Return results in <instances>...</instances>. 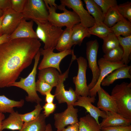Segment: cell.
<instances>
[{"label": "cell", "instance_id": "1", "mask_svg": "<svg viewBox=\"0 0 131 131\" xmlns=\"http://www.w3.org/2000/svg\"><path fill=\"white\" fill-rule=\"evenodd\" d=\"M41 44L36 38L16 39L0 45V88L10 87L32 63Z\"/></svg>", "mask_w": 131, "mask_h": 131}, {"label": "cell", "instance_id": "43", "mask_svg": "<svg viewBox=\"0 0 131 131\" xmlns=\"http://www.w3.org/2000/svg\"><path fill=\"white\" fill-rule=\"evenodd\" d=\"M45 102L46 103H50L53 102L55 97L54 95H53L51 93V91L47 93L45 95Z\"/></svg>", "mask_w": 131, "mask_h": 131}, {"label": "cell", "instance_id": "27", "mask_svg": "<svg viewBox=\"0 0 131 131\" xmlns=\"http://www.w3.org/2000/svg\"><path fill=\"white\" fill-rule=\"evenodd\" d=\"M72 28H66L60 36L55 49L59 52L71 49Z\"/></svg>", "mask_w": 131, "mask_h": 131}, {"label": "cell", "instance_id": "49", "mask_svg": "<svg viewBox=\"0 0 131 131\" xmlns=\"http://www.w3.org/2000/svg\"><path fill=\"white\" fill-rule=\"evenodd\" d=\"M3 12L0 10V18L3 15Z\"/></svg>", "mask_w": 131, "mask_h": 131}, {"label": "cell", "instance_id": "24", "mask_svg": "<svg viewBox=\"0 0 131 131\" xmlns=\"http://www.w3.org/2000/svg\"><path fill=\"white\" fill-rule=\"evenodd\" d=\"M24 102L22 99L16 101L10 99L4 95H0V112L3 113H11L14 111V107H22Z\"/></svg>", "mask_w": 131, "mask_h": 131}, {"label": "cell", "instance_id": "13", "mask_svg": "<svg viewBox=\"0 0 131 131\" xmlns=\"http://www.w3.org/2000/svg\"><path fill=\"white\" fill-rule=\"evenodd\" d=\"M67 106V108L64 111L54 115V125L57 131H62L66 126L79 122L78 109L74 108L72 105Z\"/></svg>", "mask_w": 131, "mask_h": 131}, {"label": "cell", "instance_id": "25", "mask_svg": "<svg viewBox=\"0 0 131 131\" xmlns=\"http://www.w3.org/2000/svg\"><path fill=\"white\" fill-rule=\"evenodd\" d=\"M78 123L79 131H101L99 124L89 114L81 117Z\"/></svg>", "mask_w": 131, "mask_h": 131}, {"label": "cell", "instance_id": "16", "mask_svg": "<svg viewBox=\"0 0 131 131\" xmlns=\"http://www.w3.org/2000/svg\"><path fill=\"white\" fill-rule=\"evenodd\" d=\"M33 21H26L23 19L14 31L9 36L10 40L19 38L38 39L36 32L33 29Z\"/></svg>", "mask_w": 131, "mask_h": 131}, {"label": "cell", "instance_id": "19", "mask_svg": "<svg viewBox=\"0 0 131 131\" xmlns=\"http://www.w3.org/2000/svg\"><path fill=\"white\" fill-rule=\"evenodd\" d=\"M131 68V66L127 65L116 69L103 79L101 85L103 86H108L117 79L125 78L131 79V75L130 73Z\"/></svg>", "mask_w": 131, "mask_h": 131}, {"label": "cell", "instance_id": "36", "mask_svg": "<svg viewBox=\"0 0 131 131\" xmlns=\"http://www.w3.org/2000/svg\"><path fill=\"white\" fill-rule=\"evenodd\" d=\"M101 8L104 17L111 8L116 7L117 5L116 0H94Z\"/></svg>", "mask_w": 131, "mask_h": 131}, {"label": "cell", "instance_id": "33", "mask_svg": "<svg viewBox=\"0 0 131 131\" xmlns=\"http://www.w3.org/2000/svg\"><path fill=\"white\" fill-rule=\"evenodd\" d=\"M123 53L122 47L119 46L105 54L103 57L108 61L112 63L116 62L121 61Z\"/></svg>", "mask_w": 131, "mask_h": 131}, {"label": "cell", "instance_id": "39", "mask_svg": "<svg viewBox=\"0 0 131 131\" xmlns=\"http://www.w3.org/2000/svg\"><path fill=\"white\" fill-rule=\"evenodd\" d=\"M101 131H131V125L128 126H107L101 128Z\"/></svg>", "mask_w": 131, "mask_h": 131}, {"label": "cell", "instance_id": "26", "mask_svg": "<svg viewBox=\"0 0 131 131\" xmlns=\"http://www.w3.org/2000/svg\"><path fill=\"white\" fill-rule=\"evenodd\" d=\"M110 28L117 37L121 35L124 37L131 35V22L123 17Z\"/></svg>", "mask_w": 131, "mask_h": 131}, {"label": "cell", "instance_id": "28", "mask_svg": "<svg viewBox=\"0 0 131 131\" xmlns=\"http://www.w3.org/2000/svg\"><path fill=\"white\" fill-rule=\"evenodd\" d=\"M88 11L94 17L95 22H103L104 19L102 9L94 0H84Z\"/></svg>", "mask_w": 131, "mask_h": 131}, {"label": "cell", "instance_id": "46", "mask_svg": "<svg viewBox=\"0 0 131 131\" xmlns=\"http://www.w3.org/2000/svg\"><path fill=\"white\" fill-rule=\"evenodd\" d=\"M5 118V116L3 113L0 112V131H2V121Z\"/></svg>", "mask_w": 131, "mask_h": 131}, {"label": "cell", "instance_id": "15", "mask_svg": "<svg viewBox=\"0 0 131 131\" xmlns=\"http://www.w3.org/2000/svg\"><path fill=\"white\" fill-rule=\"evenodd\" d=\"M1 29L3 34H11L24 18L22 13L17 12L11 8L3 12Z\"/></svg>", "mask_w": 131, "mask_h": 131}, {"label": "cell", "instance_id": "17", "mask_svg": "<svg viewBox=\"0 0 131 131\" xmlns=\"http://www.w3.org/2000/svg\"><path fill=\"white\" fill-rule=\"evenodd\" d=\"M98 99L97 107L105 112L117 113V108L115 101L111 95L101 87L98 90Z\"/></svg>", "mask_w": 131, "mask_h": 131}, {"label": "cell", "instance_id": "4", "mask_svg": "<svg viewBox=\"0 0 131 131\" xmlns=\"http://www.w3.org/2000/svg\"><path fill=\"white\" fill-rule=\"evenodd\" d=\"M41 55L39 50L34 57V63L32 70L25 78H21L20 81H16L10 86H14L21 88L26 91L28 95L26 96V101L39 104L42 101L37 92L36 87L35 77L37 68Z\"/></svg>", "mask_w": 131, "mask_h": 131}, {"label": "cell", "instance_id": "41", "mask_svg": "<svg viewBox=\"0 0 131 131\" xmlns=\"http://www.w3.org/2000/svg\"><path fill=\"white\" fill-rule=\"evenodd\" d=\"M11 8L10 0H0V10L4 12Z\"/></svg>", "mask_w": 131, "mask_h": 131}, {"label": "cell", "instance_id": "45", "mask_svg": "<svg viewBox=\"0 0 131 131\" xmlns=\"http://www.w3.org/2000/svg\"><path fill=\"white\" fill-rule=\"evenodd\" d=\"M46 6L49 5L50 7H54L56 9H57L58 5L55 3V0H44Z\"/></svg>", "mask_w": 131, "mask_h": 131}, {"label": "cell", "instance_id": "30", "mask_svg": "<svg viewBox=\"0 0 131 131\" xmlns=\"http://www.w3.org/2000/svg\"><path fill=\"white\" fill-rule=\"evenodd\" d=\"M117 37L123 51L121 61L124 64L128 65L131 53V35L125 37L119 36Z\"/></svg>", "mask_w": 131, "mask_h": 131}, {"label": "cell", "instance_id": "34", "mask_svg": "<svg viewBox=\"0 0 131 131\" xmlns=\"http://www.w3.org/2000/svg\"><path fill=\"white\" fill-rule=\"evenodd\" d=\"M42 109L40 103L38 104L35 106V109L32 111L24 114H20V115L24 122L33 121L39 117Z\"/></svg>", "mask_w": 131, "mask_h": 131}, {"label": "cell", "instance_id": "8", "mask_svg": "<svg viewBox=\"0 0 131 131\" xmlns=\"http://www.w3.org/2000/svg\"><path fill=\"white\" fill-rule=\"evenodd\" d=\"M74 60L72 58L68 69L64 73L60 74L58 84L56 86L55 93V97L59 104L66 103L67 106L73 105L76 101L79 96L72 88L68 90H66L64 84V82L68 76L69 71L72 62Z\"/></svg>", "mask_w": 131, "mask_h": 131}, {"label": "cell", "instance_id": "37", "mask_svg": "<svg viewBox=\"0 0 131 131\" xmlns=\"http://www.w3.org/2000/svg\"><path fill=\"white\" fill-rule=\"evenodd\" d=\"M36 90L41 95L45 96L48 92L51 91L53 87L44 81L38 79L36 82Z\"/></svg>", "mask_w": 131, "mask_h": 131}, {"label": "cell", "instance_id": "10", "mask_svg": "<svg viewBox=\"0 0 131 131\" xmlns=\"http://www.w3.org/2000/svg\"><path fill=\"white\" fill-rule=\"evenodd\" d=\"M78 64L77 75L73 78V81L75 86V90L78 96H89V90L87 84L86 72L88 67L87 60L82 56L77 58Z\"/></svg>", "mask_w": 131, "mask_h": 131}, {"label": "cell", "instance_id": "22", "mask_svg": "<svg viewBox=\"0 0 131 131\" xmlns=\"http://www.w3.org/2000/svg\"><path fill=\"white\" fill-rule=\"evenodd\" d=\"M91 35L88 28L85 27L80 23L75 25L72 28L71 40L72 46L78 45L80 46L85 37H89Z\"/></svg>", "mask_w": 131, "mask_h": 131}, {"label": "cell", "instance_id": "29", "mask_svg": "<svg viewBox=\"0 0 131 131\" xmlns=\"http://www.w3.org/2000/svg\"><path fill=\"white\" fill-rule=\"evenodd\" d=\"M90 34L103 39L109 33L112 32L110 28L103 22H95L92 27L88 28Z\"/></svg>", "mask_w": 131, "mask_h": 131}, {"label": "cell", "instance_id": "6", "mask_svg": "<svg viewBox=\"0 0 131 131\" xmlns=\"http://www.w3.org/2000/svg\"><path fill=\"white\" fill-rule=\"evenodd\" d=\"M22 13L26 19L40 22L48 21L49 12L43 0H27Z\"/></svg>", "mask_w": 131, "mask_h": 131}, {"label": "cell", "instance_id": "47", "mask_svg": "<svg viewBox=\"0 0 131 131\" xmlns=\"http://www.w3.org/2000/svg\"><path fill=\"white\" fill-rule=\"evenodd\" d=\"M4 16V15L3 14V15L0 18V36L3 34L1 29V25L2 21Z\"/></svg>", "mask_w": 131, "mask_h": 131}, {"label": "cell", "instance_id": "38", "mask_svg": "<svg viewBox=\"0 0 131 131\" xmlns=\"http://www.w3.org/2000/svg\"><path fill=\"white\" fill-rule=\"evenodd\" d=\"M27 0H10L11 8L15 11L22 13Z\"/></svg>", "mask_w": 131, "mask_h": 131}, {"label": "cell", "instance_id": "48", "mask_svg": "<svg viewBox=\"0 0 131 131\" xmlns=\"http://www.w3.org/2000/svg\"><path fill=\"white\" fill-rule=\"evenodd\" d=\"M45 131H52V126L50 123L47 124L46 129Z\"/></svg>", "mask_w": 131, "mask_h": 131}, {"label": "cell", "instance_id": "44", "mask_svg": "<svg viewBox=\"0 0 131 131\" xmlns=\"http://www.w3.org/2000/svg\"><path fill=\"white\" fill-rule=\"evenodd\" d=\"M10 35L4 34L0 36V45L9 40Z\"/></svg>", "mask_w": 131, "mask_h": 131}, {"label": "cell", "instance_id": "3", "mask_svg": "<svg viewBox=\"0 0 131 131\" xmlns=\"http://www.w3.org/2000/svg\"><path fill=\"white\" fill-rule=\"evenodd\" d=\"M46 6L49 14L48 20L53 25L60 27L66 26V28H72L75 25L80 23V19L76 13L73 11L67 10L64 6L61 4L58 6L57 9L63 11L62 13L56 12L57 9L54 7Z\"/></svg>", "mask_w": 131, "mask_h": 131}, {"label": "cell", "instance_id": "21", "mask_svg": "<svg viewBox=\"0 0 131 131\" xmlns=\"http://www.w3.org/2000/svg\"><path fill=\"white\" fill-rule=\"evenodd\" d=\"M24 122L22 120L17 111L10 113L8 117L3 121L2 129L12 130H19L22 128Z\"/></svg>", "mask_w": 131, "mask_h": 131}, {"label": "cell", "instance_id": "32", "mask_svg": "<svg viewBox=\"0 0 131 131\" xmlns=\"http://www.w3.org/2000/svg\"><path fill=\"white\" fill-rule=\"evenodd\" d=\"M103 39V43L102 49L105 54L120 46L117 37L113 32L109 33Z\"/></svg>", "mask_w": 131, "mask_h": 131}, {"label": "cell", "instance_id": "11", "mask_svg": "<svg viewBox=\"0 0 131 131\" xmlns=\"http://www.w3.org/2000/svg\"><path fill=\"white\" fill-rule=\"evenodd\" d=\"M61 5L72 9L78 15L80 20V23L84 27L90 28L95 22L94 18L84 8L81 0H61Z\"/></svg>", "mask_w": 131, "mask_h": 131}, {"label": "cell", "instance_id": "31", "mask_svg": "<svg viewBox=\"0 0 131 131\" xmlns=\"http://www.w3.org/2000/svg\"><path fill=\"white\" fill-rule=\"evenodd\" d=\"M123 17L118 11L116 7H112L109 9L106 14L103 22L110 28Z\"/></svg>", "mask_w": 131, "mask_h": 131}, {"label": "cell", "instance_id": "5", "mask_svg": "<svg viewBox=\"0 0 131 131\" xmlns=\"http://www.w3.org/2000/svg\"><path fill=\"white\" fill-rule=\"evenodd\" d=\"M37 25L35 32L38 39L44 44L43 49H55L58 39L64 30L56 27L48 21L40 22L34 21Z\"/></svg>", "mask_w": 131, "mask_h": 131}, {"label": "cell", "instance_id": "2", "mask_svg": "<svg viewBox=\"0 0 131 131\" xmlns=\"http://www.w3.org/2000/svg\"><path fill=\"white\" fill-rule=\"evenodd\" d=\"M117 108V113L123 117L131 119V83L123 82L113 89L111 95Z\"/></svg>", "mask_w": 131, "mask_h": 131}, {"label": "cell", "instance_id": "20", "mask_svg": "<svg viewBox=\"0 0 131 131\" xmlns=\"http://www.w3.org/2000/svg\"><path fill=\"white\" fill-rule=\"evenodd\" d=\"M39 70L38 79L44 81L53 87L56 86L61 74L56 69L49 67Z\"/></svg>", "mask_w": 131, "mask_h": 131}, {"label": "cell", "instance_id": "42", "mask_svg": "<svg viewBox=\"0 0 131 131\" xmlns=\"http://www.w3.org/2000/svg\"><path fill=\"white\" fill-rule=\"evenodd\" d=\"M62 131H79L78 122L68 125L66 128H64Z\"/></svg>", "mask_w": 131, "mask_h": 131}, {"label": "cell", "instance_id": "12", "mask_svg": "<svg viewBox=\"0 0 131 131\" xmlns=\"http://www.w3.org/2000/svg\"><path fill=\"white\" fill-rule=\"evenodd\" d=\"M98 64L99 68L100 74L98 81L94 87L89 90V96L97 95L98 90L101 87V84L105 77L116 69L127 66L124 64L121 61L112 63L106 60L103 57L99 59Z\"/></svg>", "mask_w": 131, "mask_h": 131}, {"label": "cell", "instance_id": "18", "mask_svg": "<svg viewBox=\"0 0 131 131\" xmlns=\"http://www.w3.org/2000/svg\"><path fill=\"white\" fill-rule=\"evenodd\" d=\"M106 116L99 124L100 128L107 126H128L131 125V119L122 117L117 113L107 111Z\"/></svg>", "mask_w": 131, "mask_h": 131}, {"label": "cell", "instance_id": "14", "mask_svg": "<svg viewBox=\"0 0 131 131\" xmlns=\"http://www.w3.org/2000/svg\"><path fill=\"white\" fill-rule=\"evenodd\" d=\"M96 100L95 97L83 96H79L77 100L74 104V106H79L84 107L86 110V112L93 118L99 124V117H101L104 119L106 116V113L101 110L97 107L92 104Z\"/></svg>", "mask_w": 131, "mask_h": 131}, {"label": "cell", "instance_id": "23", "mask_svg": "<svg viewBox=\"0 0 131 131\" xmlns=\"http://www.w3.org/2000/svg\"><path fill=\"white\" fill-rule=\"evenodd\" d=\"M46 118L43 113L41 114L36 120L24 122L21 129L18 131H45L47 125Z\"/></svg>", "mask_w": 131, "mask_h": 131}, {"label": "cell", "instance_id": "9", "mask_svg": "<svg viewBox=\"0 0 131 131\" xmlns=\"http://www.w3.org/2000/svg\"><path fill=\"white\" fill-rule=\"evenodd\" d=\"M86 56L89 68L91 70L92 78L90 83L88 85L89 90L92 89L96 84L100 74V70L97 63V56L99 47L96 39L91 40L86 43Z\"/></svg>", "mask_w": 131, "mask_h": 131}, {"label": "cell", "instance_id": "40", "mask_svg": "<svg viewBox=\"0 0 131 131\" xmlns=\"http://www.w3.org/2000/svg\"><path fill=\"white\" fill-rule=\"evenodd\" d=\"M56 107V104L53 103H46L45 104L42 108L44 110L43 113L46 117H48L54 111Z\"/></svg>", "mask_w": 131, "mask_h": 131}, {"label": "cell", "instance_id": "35", "mask_svg": "<svg viewBox=\"0 0 131 131\" xmlns=\"http://www.w3.org/2000/svg\"><path fill=\"white\" fill-rule=\"evenodd\" d=\"M118 11L124 18L131 22V2L130 1L118 5L116 6Z\"/></svg>", "mask_w": 131, "mask_h": 131}, {"label": "cell", "instance_id": "7", "mask_svg": "<svg viewBox=\"0 0 131 131\" xmlns=\"http://www.w3.org/2000/svg\"><path fill=\"white\" fill-rule=\"evenodd\" d=\"M55 49H44L40 48L39 51L43 58L38 67L39 70L49 67L56 69L60 74L61 72L59 65L62 59L66 56L72 55L74 50L70 49L63 51L55 53L53 52Z\"/></svg>", "mask_w": 131, "mask_h": 131}]
</instances>
